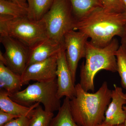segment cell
Segmentation results:
<instances>
[{
  "label": "cell",
  "instance_id": "6da1fadb",
  "mask_svg": "<svg viewBox=\"0 0 126 126\" xmlns=\"http://www.w3.org/2000/svg\"><path fill=\"white\" fill-rule=\"evenodd\" d=\"M126 24L124 13L99 7L77 20L74 30L86 34L92 44L101 48L108 45L115 36L121 37Z\"/></svg>",
  "mask_w": 126,
  "mask_h": 126
},
{
  "label": "cell",
  "instance_id": "7a4b0ae2",
  "mask_svg": "<svg viewBox=\"0 0 126 126\" xmlns=\"http://www.w3.org/2000/svg\"><path fill=\"white\" fill-rule=\"evenodd\" d=\"M76 94L70 99V111L79 126H97L102 123L111 99L112 90L106 81L93 93L86 92L79 83L75 85Z\"/></svg>",
  "mask_w": 126,
  "mask_h": 126
},
{
  "label": "cell",
  "instance_id": "3957f363",
  "mask_svg": "<svg viewBox=\"0 0 126 126\" xmlns=\"http://www.w3.org/2000/svg\"><path fill=\"white\" fill-rule=\"evenodd\" d=\"M119 47L118 41L115 38L108 45L101 48L88 41L86 60L80 66L79 83L84 90L87 92L94 91V77L100 70L117 72L116 53Z\"/></svg>",
  "mask_w": 126,
  "mask_h": 126
},
{
  "label": "cell",
  "instance_id": "277c9868",
  "mask_svg": "<svg viewBox=\"0 0 126 126\" xmlns=\"http://www.w3.org/2000/svg\"><path fill=\"white\" fill-rule=\"evenodd\" d=\"M0 35L13 37L30 49L48 38L43 19L32 20L27 16L20 18L0 16Z\"/></svg>",
  "mask_w": 126,
  "mask_h": 126
},
{
  "label": "cell",
  "instance_id": "5b68a950",
  "mask_svg": "<svg viewBox=\"0 0 126 126\" xmlns=\"http://www.w3.org/2000/svg\"><path fill=\"white\" fill-rule=\"evenodd\" d=\"M57 80L47 82H36L30 84L24 90L9 94L13 101L25 107L36 103L42 104L48 112L58 111L61 101L57 96Z\"/></svg>",
  "mask_w": 126,
  "mask_h": 126
},
{
  "label": "cell",
  "instance_id": "8992f818",
  "mask_svg": "<svg viewBox=\"0 0 126 126\" xmlns=\"http://www.w3.org/2000/svg\"><path fill=\"white\" fill-rule=\"evenodd\" d=\"M42 19L48 38L61 44H63L65 34L74 30L77 21L69 0H54Z\"/></svg>",
  "mask_w": 126,
  "mask_h": 126
},
{
  "label": "cell",
  "instance_id": "52a82bcc",
  "mask_svg": "<svg viewBox=\"0 0 126 126\" xmlns=\"http://www.w3.org/2000/svg\"><path fill=\"white\" fill-rule=\"evenodd\" d=\"M88 38L86 34L74 30L68 32L64 37L63 44L67 63L75 84L79 61L86 57Z\"/></svg>",
  "mask_w": 126,
  "mask_h": 126
},
{
  "label": "cell",
  "instance_id": "ba28073f",
  "mask_svg": "<svg viewBox=\"0 0 126 126\" xmlns=\"http://www.w3.org/2000/svg\"><path fill=\"white\" fill-rule=\"evenodd\" d=\"M0 42L4 47L3 55L6 65L16 74L21 76L27 66L30 48L15 38L0 35Z\"/></svg>",
  "mask_w": 126,
  "mask_h": 126
},
{
  "label": "cell",
  "instance_id": "9c48e42d",
  "mask_svg": "<svg viewBox=\"0 0 126 126\" xmlns=\"http://www.w3.org/2000/svg\"><path fill=\"white\" fill-rule=\"evenodd\" d=\"M58 54L45 61L32 64L26 67L21 75L23 85L27 84L31 80L47 82L56 79Z\"/></svg>",
  "mask_w": 126,
  "mask_h": 126
},
{
  "label": "cell",
  "instance_id": "30bf717a",
  "mask_svg": "<svg viewBox=\"0 0 126 126\" xmlns=\"http://www.w3.org/2000/svg\"><path fill=\"white\" fill-rule=\"evenodd\" d=\"M57 96L60 99L65 96L72 99L76 94L75 84L68 66L63 44L58 54L56 70Z\"/></svg>",
  "mask_w": 126,
  "mask_h": 126
},
{
  "label": "cell",
  "instance_id": "8fae6325",
  "mask_svg": "<svg viewBox=\"0 0 126 126\" xmlns=\"http://www.w3.org/2000/svg\"><path fill=\"white\" fill-rule=\"evenodd\" d=\"M112 90L111 101L106 110L103 123L110 126L124 124L126 121V111L123 106L126 104V94L122 88L113 84Z\"/></svg>",
  "mask_w": 126,
  "mask_h": 126
},
{
  "label": "cell",
  "instance_id": "7c38bea8",
  "mask_svg": "<svg viewBox=\"0 0 126 126\" xmlns=\"http://www.w3.org/2000/svg\"><path fill=\"white\" fill-rule=\"evenodd\" d=\"M63 44H58L48 38L30 49L26 67L32 64L45 61L57 54Z\"/></svg>",
  "mask_w": 126,
  "mask_h": 126
},
{
  "label": "cell",
  "instance_id": "4fadbf2b",
  "mask_svg": "<svg viewBox=\"0 0 126 126\" xmlns=\"http://www.w3.org/2000/svg\"><path fill=\"white\" fill-rule=\"evenodd\" d=\"M40 103H36L30 107H25L13 101L9 94L4 90L0 91V110L18 116L26 117L30 119L34 110Z\"/></svg>",
  "mask_w": 126,
  "mask_h": 126
},
{
  "label": "cell",
  "instance_id": "5bb4252c",
  "mask_svg": "<svg viewBox=\"0 0 126 126\" xmlns=\"http://www.w3.org/2000/svg\"><path fill=\"white\" fill-rule=\"evenodd\" d=\"M21 75L14 73L0 62V88L9 94L20 91L23 86Z\"/></svg>",
  "mask_w": 126,
  "mask_h": 126
},
{
  "label": "cell",
  "instance_id": "9a60e30c",
  "mask_svg": "<svg viewBox=\"0 0 126 126\" xmlns=\"http://www.w3.org/2000/svg\"><path fill=\"white\" fill-rule=\"evenodd\" d=\"M77 20L99 7H103L102 0H69Z\"/></svg>",
  "mask_w": 126,
  "mask_h": 126
},
{
  "label": "cell",
  "instance_id": "2e32d148",
  "mask_svg": "<svg viewBox=\"0 0 126 126\" xmlns=\"http://www.w3.org/2000/svg\"><path fill=\"white\" fill-rule=\"evenodd\" d=\"M58 111V113L53 118L49 126H79L72 116L69 98L65 97Z\"/></svg>",
  "mask_w": 126,
  "mask_h": 126
},
{
  "label": "cell",
  "instance_id": "e0dca14e",
  "mask_svg": "<svg viewBox=\"0 0 126 126\" xmlns=\"http://www.w3.org/2000/svg\"><path fill=\"white\" fill-rule=\"evenodd\" d=\"M54 0H27V17L32 20H40L50 9Z\"/></svg>",
  "mask_w": 126,
  "mask_h": 126
},
{
  "label": "cell",
  "instance_id": "ac0fdd59",
  "mask_svg": "<svg viewBox=\"0 0 126 126\" xmlns=\"http://www.w3.org/2000/svg\"><path fill=\"white\" fill-rule=\"evenodd\" d=\"M28 9L11 0H0V16L12 18L27 16Z\"/></svg>",
  "mask_w": 126,
  "mask_h": 126
},
{
  "label": "cell",
  "instance_id": "d6986e66",
  "mask_svg": "<svg viewBox=\"0 0 126 126\" xmlns=\"http://www.w3.org/2000/svg\"><path fill=\"white\" fill-rule=\"evenodd\" d=\"M54 116L53 113L47 112L39 104L34 110L28 126H49Z\"/></svg>",
  "mask_w": 126,
  "mask_h": 126
},
{
  "label": "cell",
  "instance_id": "ffe728a7",
  "mask_svg": "<svg viewBox=\"0 0 126 126\" xmlns=\"http://www.w3.org/2000/svg\"><path fill=\"white\" fill-rule=\"evenodd\" d=\"M117 63V72L121 79L122 87L126 89V48L119 46L116 53Z\"/></svg>",
  "mask_w": 126,
  "mask_h": 126
},
{
  "label": "cell",
  "instance_id": "44dd1931",
  "mask_svg": "<svg viewBox=\"0 0 126 126\" xmlns=\"http://www.w3.org/2000/svg\"><path fill=\"white\" fill-rule=\"evenodd\" d=\"M103 7L113 12L124 13L126 7L122 0H102Z\"/></svg>",
  "mask_w": 126,
  "mask_h": 126
},
{
  "label": "cell",
  "instance_id": "7402d4cb",
  "mask_svg": "<svg viewBox=\"0 0 126 126\" xmlns=\"http://www.w3.org/2000/svg\"><path fill=\"white\" fill-rule=\"evenodd\" d=\"M30 119L26 117L21 116L12 120L4 126H28Z\"/></svg>",
  "mask_w": 126,
  "mask_h": 126
},
{
  "label": "cell",
  "instance_id": "603a6c76",
  "mask_svg": "<svg viewBox=\"0 0 126 126\" xmlns=\"http://www.w3.org/2000/svg\"><path fill=\"white\" fill-rule=\"evenodd\" d=\"M19 117L0 110V126H4L14 119Z\"/></svg>",
  "mask_w": 126,
  "mask_h": 126
},
{
  "label": "cell",
  "instance_id": "cb8c5ba5",
  "mask_svg": "<svg viewBox=\"0 0 126 126\" xmlns=\"http://www.w3.org/2000/svg\"><path fill=\"white\" fill-rule=\"evenodd\" d=\"M121 38V45L126 48V24Z\"/></svg>",
  "mask_w": 126,
  "mask_h": 126
},
{
  "label": "cell",
  "instance_id": "d4e9b609",
  "mask_svg": "<svg viewBox=\"0 0 126 126\" xmlns=\"http://www.w3.org/2000/svg\"><path fill=\"white\" fill-rule=\"evenodd\" d=\"M23 7L28 8L27 0H11Z\"/></svg>",
  "mask_w": 126,
  "mask_h": 126
},
{
  "label": "cell",
  "instance_id": "484cf974",
  "mask_svg": "<svg viewBox=\"0 0 126 126\" xmlns=\"http://www.w3.org/2000/svg\"><path fill=\"white\" fill-rule=\"evenodd\" d=\"M97 126H124V125L123 124H122V125H118V126H110V125H106V124H104L102 123L101 124H99Z\"/></svg>",
  "mask_w": 126,
  "mask_h": 126
},
{
  "label": "cell",
  "instance_id": "4316f807",
  "mask_svg": "<svg viewBox=\"0 0 126 126\" xmlns=\"http://www.w3.org/2000/svg\"><path fill=\"white\" fill-rule=\"evenodd\" d=\"M122 1L123 2V3H124L125 7H126V11H125L124 14H125V15L126 16V0H122Z\"/></svg>",
  "mask_w": 126,
  "mask_h": 126
},
{
  "label": "cell",
  "instance_id": "83f0119b",
  "mask_svg": "<svg viewBox=\"0 0 126 126\" xmlns=\"http://www.w3.org/2000/svg\"><path fill=\"white\" fill-rule=\"evenodd\" d=\"M123 109H124V110H125V111H126V106H123Z\"/></svg>",
  "mask_w": 126,
  "mask_h": 126
},
{
  "label": "cell",
  "instance_id": "f1b7e54d",
  "mask_svg": "<svg viewBox=\"0 0 126 126\" xmlns=\"http://www.w3.org/2000/svg\"><path fill=\"white\" fill-rule=\"evenodd\" d=\"M124 126H126V121H125V122L124 123Z\"/></svg>",
  "mask_w": 126,
  "mask_h": 126
}]
</instances>
